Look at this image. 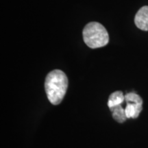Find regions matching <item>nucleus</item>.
Segmentation results:
<instances>
[{
	"mask_svg": "<svg viewBox=\"0 0 148 148\" xmlns=\"http://www.w3.org/2000/svg\"><path fill=\"white\" fill-rule=\"evenodd\" d=\"M82 34L86 45L92 49L102 47L108 43V33L98 22H90L85 25Z\"/></svg>",
	"mask_w": 148,
	"mask_h": 148,
	"instance_id": "f03ea898",
	"label": "nucleus"
},
{
	"mask_svg": "<svg viewBox=\"0 0 148 148\" xmlns=\"http://www.w3.org/2000/svg\"><path fill=\"white\" fill-rule=\"evenodd\" d=\"M112 114L113 119L119 123H123L127 119L126 115H125V108L121 106V105L114 106L110 108Z\"/></svg>",
	"mask_w": 148,
	"mask_h": 148,
	"instance_id": "423d86ee",
	"label": "nucleus"
},
{
	"mask_svg": "<svg viewBox=\"0 0 148 148\" xmlns=\"http://www.w3.org/2000/svg\"><path fill=\"white\" fill-rule=\"evenodd\" d=\"M67 87V77L61 70H53L46 76L45 92L48 99L53 105H58L62 101L65 95Z\"/></svg>",
	"mask_w": 148,
	"mask_h": 148,
	"instance_id": "f257e3e1",
	"label": "nucleus"
},
{
	"mask_svg": "<svg viewBox=\"0 0 148 148\" xmlns=\"http://www.w3.org/2000/svg\"><path fill=\"white\" fill-rule=\"evenodd\" d=\"M126 106L125 112L127 119H136L141 112L143 109V99L135 92H127L125 95Z\"/></svg>",
	"mask_w": 148,
	"mask_h": 148,
	"instance_id": "7ed1b4c3",
	"label": "nucleus"
},
{
	"mask_svg": "<svg viewBox=\"0 0 148 148\" xmlns=\"http://www.w3.org/2000/svg\"><path fill=\"white\" fill-rule=\"evenodd\" d=\"M125 101V95H123V92L121 91H115L112 92L109 96L108 101V106L109 108L112 107L121 105V103Z\"/></svg>",
	"mask_w": 148,
	"mask_h": 148,
	"instance_id": "39448f33",
	"label": "nucleus"
},
{
	"mask_svg": "<svg viewBox=\"0 0 148 148\" xmlns=\"http://www.w3.org/2000/svg\"><path fill=\"white\" fill-rule=\"evenodd\" d=\"M136 27L141 30L148 31V6H143L140 8L134 18Z\"/></svg>",
	"mask_w": 148,
	"mask_h": 148,
	"instance_id": "20e7f679",
	"label": "nucleus"
}]
</instances>
